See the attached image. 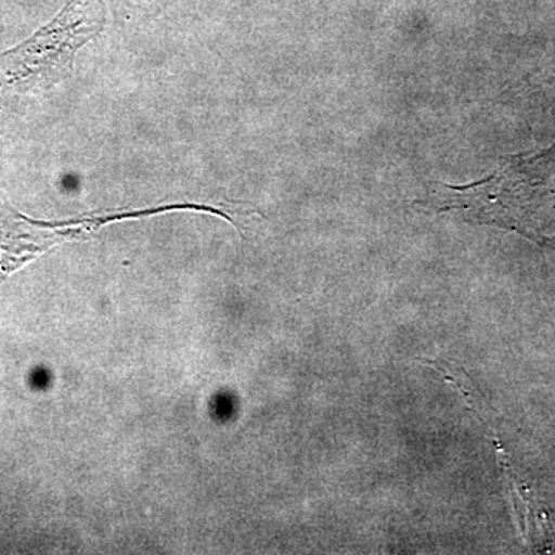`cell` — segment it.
I'll return each instance as SVG.
<instances>
[{
  "label": "cell",
  "instance_id": "obj_2",
  "mask_svg": "<svg viewBox=\"0 0 555 555\" xmlns=\"http://www.w3.org/2000/svg\"><path fill=\"white\" fill-rule=\"evenodd\" d=\"M107 24L105 0H68L20 46L0 53V98L49 90L67 78L79 50Z\"/></svg>",
  "mask_w": 555,
  "mask_h": 555
},
{
  "label": "cell",
  "instance_id": "obj_4",
  "mask_svg": "<svg viewBox=\"0 0 555 555\" xmlns=\"http://www.w3.org/2000/svg\"><path fill=\"white\" fill-rule=\"evenodd\" d=\"M130 2H134V0H130Z\"/></svg>",
  "mask_w": 555,
  "mask_h": 555
},
{
  "label": "cell",
  "instance_id": "obj_3",
  "mask_svg": "<svg viewBox=\"0 0 555 555\" xmlns=\"http://www.w3.org/2000/svg\"><path fill=\"white\" fill-rule=\"evenodd\" d=\"M170 204L149 208H118L83 214L65 221H39L16 210L0 195V287L13 273L30 264L51 248L96 235L113 222L169 214Z\"/></svg>",
  "mask_w": 555,
  "mask_h": 555
},
{
  "label": "cell",
  "instance_id": "obj_1",
  "mask_svg": "<svg viewBox=\"0 0 555 555\" xmlns=\"http://www.w3.org/2000/svg\"><path fill=\"white\" fill-rule=\"evenodd\" d=\"M437 188L422 206L539 241L555 222V144L507 156L496 173L474 184Z\"/></svg>",
  "mask_w": 555,
  "mask_h": 555
}]
</instances>
